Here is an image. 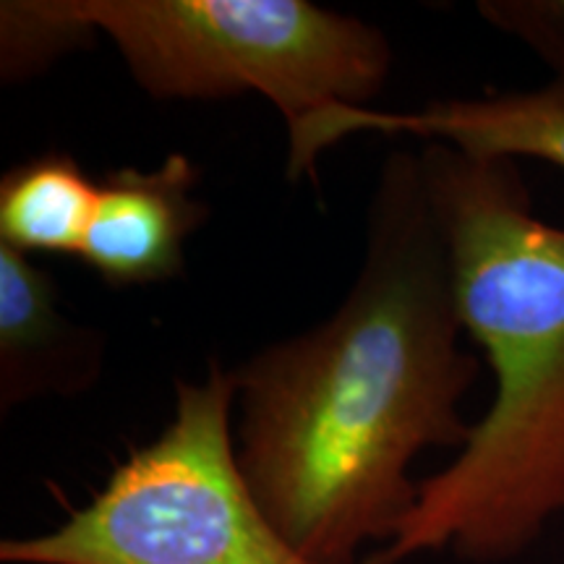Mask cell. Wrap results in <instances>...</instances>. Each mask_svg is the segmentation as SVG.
I'll list each match as a JSON object with an SVG mask.
<instances>
[{
  "label": "cell",
  "instance_id": "obj_1",
  "mask_svg": "<svg viewBox=\"0 0 564 564\" xmlns=\"http://www.w3.org/2000/svg\"><path fill=\"white\" fill-rule=\"evenodd\" d=\"M366 251L337 312L232 369L236 463L308 560L361 564L411 514L423 449L468 442L460 405L481 364L463 348L447 238L421 150L387 154Z\"/></svg>",
  "mask_w": 564,
  "mask_h": 564
},
{
  "label": "cell",
  "instance_id": "obj_2",
  "mask_svg": "<svg viewBox=\"0 0 564 564\" xmlns=\"http://www.w3.org/2000/svg\"><path fill=\"white\" fill-rule=\"evenodd\" d=\"M465 335L494 371L489 411L369 564L449 549L514 560L564 512V228L535 215L514 160L421 147Z\"/></svg>",
  "mask_w": 564,
  "mask_h": 564
},
{
  "label": "cell",
  "instance_id": "obj_3",
  "mask_svg": "<svg viewBox=\"0 0 564 564\" xmlns=\"http://www.w3.org/2000/svg\"><path fill=\"white\" fill-rule=\"evenodd\" d=\"M154 100L262 95L288 133L369 108L392 68L382 30L308 0H63Z\"/></svg>",
  "mask_w": 564,
  "mask_h": 564
},
{
  "label": "cell",
  "instance_id": "obj_4",
  "mask_svg": "<svg viewBox=\"0 0 564 564\" xmlns=\"http://www.w3.org/2000/svg\"><path fill=\"white\" fill-rule=\"evenodd\" d=\"M232 369L175 384L158 440L131 449L58 528L0 544L3 564H322L251 497L236 463ZM361 564H369L364 560Z\"/></svg>",
  "mask_w": 564,
  "mask_h": 564
},
{
  "label": "cell",
  "instance_id": "obj_5",
  "mask_svg": "<svg viewBox=\"0 0 564 564\" xmlns=\"http://www.w3.org/2000/svg\"><path fill=\"white\" fill-rule=\"evenodd\" d=\"M364 131L408 133L474 158H533L564 167V79L535 89L434 100L411 112L335 108L288 133V178L314 181L322 152Z\"/></svg>",
  "mask_w": 564,
  "mask_h": 564
},
{
  "label": "cell",
  "instance_id": "obj_6",
  "mask_svg": "<svg viewBox=\"0 0 564 564\" xmlns=\"http://www.w3.org/2000/svg\"><path fill=\"white\" fill-rule=\"evenodd\" d=\"M199 167L173 152L154 171L105 175L79 259L110 288H144L178 278L186 241L207 223Z\"/></svg>",
  "mask_w": 564,
  "mask_h": 564
},
{
  "label": "cell",
  "instance_id": "obj_7",
  "mask_svg": "<svg viewBox=\"0 0 564 564\" xmlns=\"http://www.w3.org/2000/svg\"><path fill=\"white\" fill-rule=\"evenodd\" d=\"M102 333L61 312L55 280L0 243V408L87 392L102 371Z\"/></svg>",
  "mask_w": 564,
  "mask_h": 564
},
{
  "label": "cell",
  "instance_id": "obj_8",
  "mask_svg": "<svg viewBox=\"0 0 564 564\" xmlns=\"http://www.w3.org/2000/svg\"><path fill=\"white\" fill-rule=\"evenodd\" d=\"M100 183L66 152H45L13 165L0 181V243L26 257L76 253L79 257Z\"/></svg>",
  "mask_w": 564,
  "mask_h": 564
},
{
  "label": "cell",
  "instance_id": "obj_9",
  "mask_svg": "<svg viewBox=\"0 0 564 564\" xmlns=\"http://www.w3.org/2000/svg\"><path fill=\"white\" fill-rule=\"evenodd\" d=\"M95 32L74 19L63 0H6L0 6V74L26 82L66 53L89 47Z\"/></svg>",
  "mask_w": 564,
  "mask_h": 564
},
{
  "label": "cell",
  "instance_id": "obj_10",
  "mask_svg": "<svg viewBox=\"0 0 564 564\" xmlns=\"http://www.w3.org/2000/svg\"><path fill=\"white\" fill-rule=\"evenodd\" d=\"M476 9L486 24L539 55L554 79H564V0H481Z\"/></svg>",
  "mask_w": 564,
  "mask_h": 564
}]
</instances>
